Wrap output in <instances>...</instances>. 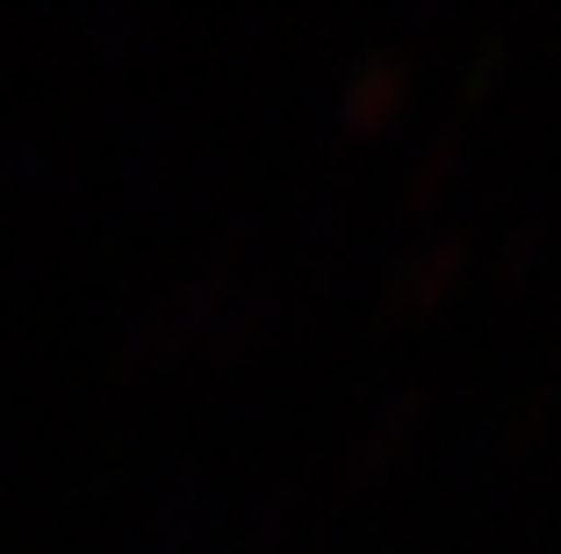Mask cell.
Wrapping results in <instances>:
<instances>
[{"instance_id":"1","label":"cell","mask_w":561,"mask_h":554,"mask_svg":"<svg viewBox=\"0 0 561 554\" xmlns=\"http://www.w3.org/2000/svg\"><path fill=\"white\" fill-rule=\"evenodd\" d=\"M468 260H476V245H468L461 230H439V238L411 245V252L389 267V281H381V317H389V325H411V317L439 310L446 295L461 289Z\"/></svg>"},{"instance_id":"2","label":"cell","mask_w":561,"mask_h":554,"mask_svg":"<svg viewBox=\"0 0 561 554\" xmlns=\"http://www.w3.org/2000/svg\"><path fill=\"white\" fill-rule=\"evenodd\" d=\"M403 109H411V58H397V50L360 58L346 94H339V123H346L353 137H381Z\"/></svg>"},{"instance_id":"3","label":"cell","mask_w":561,"mask_h":554,"mask_svg":"<svg viewBox=\"0 0 561 554\" xmlns=\"http://www.w3.org/2000/svg\"><path fill=\"white\" fill-rule=\"evenodd\" d=\"M417 425H425V396L403 389L397 404H389V410H381V418L360 432V440H353V454H346V483H375L381 468H397V454L417 440Z\"/></svg>"},{"instance_id":"4","label":"cell","mask_w":561,"mask_h":554,"mask_svg":"<svg viewBox=\"0 0 561 554\" xmlns=\"http://www.w3.org/2000/svg\"><path fill=\"white\" fill-rule=\"evenodd\" d=\"M461 145H468L461 131H446V137H432V145L411 159V180H403V195H397V210H403V216L432 210V202L446 195V180H454V166H461Z\"/></svg>"},{"instance_id":"5","label":"cell","mask_w":561,"mask_h":554,"mask_svg":"<svg viewBox=\"0 0 561 554\" xmlns=\"http://www.w3.org/2000/svg\"><path fill=\"white\" fill-rule=\"evenodd\" d=\"M159 519H165V525H159V554H173L187 533H195V511H187V497H173V505H165Z\"/></svg>"}]
</instances>
